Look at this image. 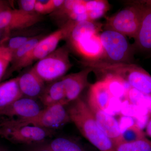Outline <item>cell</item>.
I'll list each match as a JSON object with an SVG mask.
<instances>
[{"mask_svg": "<svg viewBox=\"0 0 151 151\" xmlns=\"http://www.w3.org/2000/svg\"><path fill=\"white\" fill-rule=\"evenodd\" d=\"M18 78L19 86L23 97L32 99L39 98L45 88V82L32 68Z\"/></svg>", "mask_w": 151, "mask_h": 151, "instance_id": "15", "label": "cell"}, {"mask_svg": "<svg viewBox=\"0 0 151 151\" xmlns=\"http://www.w3.org/2000/svg\"><path fill=\"white\" fill-rule=\"evenodd\" d=\"M12 9L6 1H0V12Z\"/></svg>", "mask_w": 151, "mask_h": 151, "instance_id": "31", "label": "cell"}, {"mask_svg": "<svg viewBox=\"0 0 151 151\" xmlns=\"http://www.w3.org/2000/svg\"><path fill=\"white\" fill-rule=\"evenodd\" d=\"M37 35H25L16 36L11 38L6 37L3 38L1 40L4 44L13 53L27 42Z\"/></svg>", "mask_w": 151, "mask_h": 151, "instance_id": "28", "label": "cell"}, {"mask_svg": "<svg viewBox=\"0 0 151 151\" xmlns=\"http://www.w3.org/2000/svg\"><path fill=\"white\" fill-rule=\"evenodd\" d=\"M63 13L68 21L76 22L89 21L84 1L67 0L63 4Z\"/></svg>", "mask_w": 151, "mask_h": 151, "instance_id": "18", "label": "cell"}, {"mask_svg": "<svg viewBox=\"0 0 151 151\" xmlns=\"http://www.w3.org/2000/svg\"><path fill=\"white\" fill-rule=\"evenodd\" d=\"M42 144L53 151H89L77 141L65 137L56 138Z\"/></svg>", "mask_w": 151, "mask_h": 151, "instance_id": "20", "label": "cell"}, {"mask_svg": "<svg viewBox=\"0 0 151 151\" xmlns=\"http://www.w3.org/2000/svg\"></svg>", "mask_w": 151, "mask_h": 151, "instance_id": "36", "label": "cell"}, {"mask_svg": "<svg viewBox=\"0 0 151 151\" xmlns=\"http://www.w3.org/2000/svg\"><path fill=\"white\" fill-rule=\"evenodd\" d=\"M67 44L57 48L32 67L37 75L45 82H53L64 76L72 66Z\"/></svg>", "mask_w": 151, "mask_h": 151, "instance_id": "6", "label": "cell"}, {"mask_svg": "<svg viewBox=\"0 0 151 151\" xmlns=\"http://www.w3.org/2000/svg\"><path fill=\"white\" fill-rule=\"evenodd\" d=\"M86 103L98 124L115 146L121 142L122 131L118 121L110 113L100 108L94 99L89 96Z\"/></svg>", "mask_w": 151, "mask_h": 151, "instance_id": "11", "label": "cell"}, {"mask_svg": "<svg viewBox=\"0 0 151 151\" xmlns=\"http://www.w3.org/2000/svg\"><path fill=\"white\" fill-rule=\"evenodd\" d=\"M55 134L54 130L31 125L17 126L9 119L0 122V137L14 143L30 146L38 145Z\"/></svg>", "mask_w": 151, "mask_h": 151, "instance_id": "8", "label": "cell"}, {"mask_svg": "<svg viewBox=\"0 0 151 151\" xmlns=\"http://www.w3.org/2000/svg\"><path fill=\"white\" fill-rule=\"evenodd\" d=\"M42 110L34 99L23 97L0 112V116L12 119L15 116L17 119H30L36 116Z\"/></svg>", "mask_w": 151, "mask_h": 151, "instance_id": "14", "label": "cell"}, {"mask_svg": "<svg viewBox=\"0 0 151 151\" xmlns=\"http://www.w3.org/2000/svg\"><path fill=\"white\" fill-rule=\"evenodd\" d=\"M27 151H53L46 147L43 144L30 146Z\"/></svg>", "mask_w": 151, "mask_h": 151, "instance_id": "30", "label": "cell"}, {"mask_svg": "<svg viewBox=\"0 0 151 151\" xmlns=\"http://www.w3.org/2000/svg\"><path fill=\"white\" fill-rule=\"evenodd\" d=\"M145 136L138 124H133L122 132L120 143L134 142L146 138Z\"/></svg>", "mask_w": 151, "mask_h": 151, "instance_id": "26", "label": "cell"}, {"mask_svg": "<svg viewBox=\"0 0 151 151\" xmlns=\"http://www.w3.org/2000/svg\"><path fill=\"white\" fill-rule=\"evenodd\" d=\"M142 8L140 27L132 44L135 52L151 54V0L140 1Z\"/></svg>", "mask_w": 151, "mask_h": 151, "instance_id": "13", "label": "cell"}, {"mask_svg": "<svg viewBox=\"0 0 151 151\" xmlns=\"http://www.w3.org/2000/svg\"><path fill=\"white\" fill-rule=\"evenodd\" d=\"M92 72L91 68L86 67L79 72L70 73L60 78L65 89L66 105L78 99L82 91L90 85L88 77Z\"/></svg>", "mask_w": 151, "mask_h": 151, "instance_id": "12", "label": "cell"}, {"mask_svg": "<svg viewBox=\"0 0 151 151\" xmlns=\"http://www.w3.org/2000/svg\"><path fill=\"white\" fill-rule=\"evenodd\" d=\"M126 6L106 18L104 29H110L134 40L140 27L142 8L140 1H127Z\"/></svg>", "mask_w": 151, "mask_h": 151, "instance_id": "5", "label": "cell"}, {"mask_svg": "<svg viewBox=\"0 0 151 151\" xmlns=\"http://www.w3.org/2000/svg\"><path fill=\"white\" fill-rule=\"evenodd\" d=\"M36 0H21L18 3L19 9L27 12H35V7Z\"/></svg>", "mask_w": 151, "mask_h": 151, "instance_id": "29", "label": "cell"}, {"mask_svg": "<svg viewBox=\"0 0 151 151\" xmlns=\"http://www.w3.org/2000/svg\"><path fill=\"white\" fill-rule=\"evenodd\" d=\"M103 23L86 21L76 23L66 41L69 48L82 58L84 61L101 60L104 50L100 36Z\"/></svg>", "mask_w": 151, "mask_h": 151, "instance_id": "2", "label": "cell"}, {"mask_svg": "<svg viewBox=\"0 0 151 151\" xmlns=\"http://www.w3.org/2000/svg\"><path fill=\"white\" fill-rule=\"evenodd\" d=\"M68 109L70 121L99 151H115V145L95 119L86 102L78 97Z\"/></svg>", "mask_w": 151, "mask_h": 151, "instance_id": "1", "label": "cell"}, {"mask_svg": "<svg viewBox=\"0 0 151 151\" xmlns=\"http://www.w3.org/2000/svg\"><path fill=\"white\" fill-rule=\"evenodd\" d=\"M46 35L41 34L38 35L27 42L14 52L11 63L13 64L16 63L30 51H31L37 45L39 42Z\"/></svg>", "mask_w": 151, "mask_h": 151, "instance_id": "25", "label": "cell"}, {"mask_svg": "<svg viewBox=\"0 0 151 151\" xmlns=\"http://www.w3.org/2000/svg\"><path fill=\"white\" fill-rule=\"evenodd\" d=\"M126 99L134 105L145 108L151 116V96L131 87L127 92Z\"/></svg>", "mask_w": 151, "mask_h": 151, "instance_id": "23", "label": "cell"}, {"mask_svg": "<svg viewBox=\"0 0 151 151\" xmlns=\"http://www.w3.org/2000/svg\"><path fill=\"white\" fill-rule=\"evenodd\" d=\"M76 23L73 21L68 20L60 28L45 36L31 51L17 62L12 64L9 74L27 67L53 52L61 41L67 39Z\"/></svg>", "mask_w": 151, "mask_h": 151, "instance_id": "4", "label": "cell"}, {"mask_svg": "<svg viewBox=\"0 0 151 151\" xmlns=\"http://www.w3.org/2000/svg\"><path fill=\"white\" fill-rule=\"evenodd\" d=\"M115 151H151V140L147 138L129 142H121L115 146Z\"/></svg>", "mask_w": 151, "mask_h": 151, "instance_id": "24", "label": "cell"}, {"mask_svg": "<svg viewBox=\"0 0 151 151\" xmlns=\"http://www.w3.org/2000/svg\"><path fill=\"white\" fill-rule=\"evenodd\" d=\"M43 19L42 15L36 12H27L19 9H11L0 12V30L4 32L6 37H9L12 31L32 27Z\"/></svg>", "mask_w": 151, "mask_h": 151, "instance_id": "10", "label": "cell"}, {"mask_svg": "<svg viewBox=\"0 0 151 151\" xmlns=\"http://www.w3.org/2000/svg\"><path fill=\"white\" fill-rule=\"evenodd\" d=\"M88 96L93 98L99 107L106 111L111 100L114 98L103 79L90 84Z\"/></svg>", "mask_w": 151, "mask_h": 151, "instance_id": "19", "label": "cell"}, {"mask_svg": "<svg viewBox=\"0 0 151 151\" xmlns=\"http://www.w3.org/2000/svg\"><path fill=\"white\" fill-rule=\"evenodd\" d=\"M13 52L0 41V82L12 63Z\"/></svg>", "mask_w": 151, "mask_h": 151, "instance_id": "27", "label": "cell"}, {"mask_svg": "<svg viewBox=\"0 0 151 151\" xmlns=\"http://www.w3.org/2000/svg\"><path fill=\"white\" fill-rule=\"evenodd\" d=\"M89 21H97L103 17L110 9L109 2L106 0L84 1Z\"/></svg>", "mask_w": 151, "mask_h": 151, "instance_id": "22", "label": "cell"}, {"mask_svg": "<svg viewBox=\"0 0 151 151\" xmlns=\"http://www.w3.org/2000/svg\"><path fill=\"white\" fill-rule=\"evenodd\" d=\"M103 76L101 79L105 81L112 96L117 99L123 97L126 99L127 92L131 88L129 85L116 76L110 74Z\"/></svg>", "mask_w": 151, "mask_h": 151, "instance_id": "21", "label": "cell"}, {"mask_svg": "<svg viewBox=\"0 0 151 151\" xmlns=\"http://www.w3.org/2000/svg\"><path fill=\"white\" fill-rule=\"evenodd\" d=\"M0 151H9L7 149L4 147H1L0 146Z\"/></svg>", "mask_w": 151, "mask_h": 151, "instance_id": "33", "label": "cell"}, {"mask_svg": "<svg viewBox=\"0 0 151 151\" xmlns=\"http://www.w3.org/2000/svg\"><path fill=\"white\" fill-rule=\"evenodd\" d=\"M65 106L57 104L45 107L36 116L30 119H9L12 124L18 126L31 125L54 130L70 122Z\"/></svg>", "mask_w": 151, "mask_h": 151, "instance_id": "9", "label": "cell"}, {"mask_svg": "<svg viewBox=\"0 0 151 151\" xmlns=\"http://www.w3.org/2000/svg\"><path fill=\"white\" fill-rule=\"evenodd\" d=\"M146 134L151 138V116L149 118L146 126Z\"/></svg>", "mask_w": 151, "mask_h": 151, "instance_id": "32", "label": "cell"}, {"mask_svg": "<svg viewBox=\"0 0 151 151\" xmlns=\"http://www.w3.org/2000/svg\"><path fill=\"white\" fill-rule=\"evenodd\" d=\"M104 55L101 60L112 63H133L135 51L127 37L110 29L100 34Z\"/></svg>", "mask_w": 151, "mask_h": 151, "instance_id": "7", "label": "cell"}, {"mask_svg": "<svg viewBox=\"0 0 151 151\" xmlns=\"http://www.w3.org/2000/svg\"><path fill=\"white\" fill-rule=\"evenodd\" d=\"M23 97L18 76L0 83V112Z\"/></svg>", "mask_w": 151, "mask_h": 151, "instance_id": "16", "label": "cell"}, {"mask_svg": "<svg viewBox=\"0 0 151 151\" xmlns=\"http://www.w3.org/2000/svg\"><path fill=\"white\" fill-rule=\"evenodd\" d=\"M3 33H4V34L5 35V34L4 32L3 31L1 30H0V39H1V38L2 37V36Z\"/></svg>", "mask_w": 151, "mask_h": 151, "instance_id": "34", "label": "cell"}, {"mask_svg": "<svg viewBox=\"0 0 151 151\" xmlns=\"http://www.w3.org/2000/svg\"><path fill=\"white\" fill-rule=\"evenodd\" d=\"M39 98L45 107L57 104L66 105L65 89L60 78L45 87Z\"/></svg>", "mask_w": 151, "mask_h": 151, "instance_id": "17", "label": "cell"}, {"mask_svg": "<svg viewBox=\"0 0 151 151\" xmlns=\"http://www.w3.org/2000/svg\"><path fill=\"white\" fill-rule=\"evenodd\" d=\"M148 58H151V54L150 55H149Z\"/></svg>", "mask_w": 151, "mask_h": 151, "instance_id": "35", "label": "cell"}, {"mask_svg": "<svg viewBox=\"0 0 151 151\" xmlns=\"http://www.w3.org/2000/svg\"><path fill=\"white\" fill-rule=\"evenodd\" d=\"M96 70L102 75L112 74L123 79L132 88L151 96V75L142 67L134 63H112L99 61Z\"/></svg>", "mask_w": 151, "mask_h": 151, "instance_id": "3", "label": "cell"}]
</instances>
